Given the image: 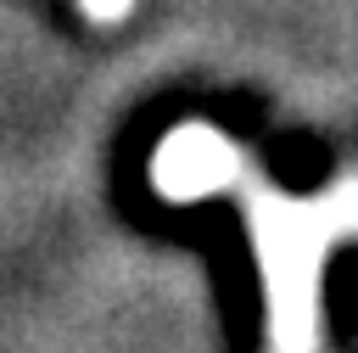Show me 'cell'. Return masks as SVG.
<instances>
[{
	"label": "cell",
	"mask_w": 358,
	"mask_h": 353,
	"mask_svg": "<svg viewBox=\"0 0 358 353\" xmlns=\"http://www.w3.org/2000/svg\"><path fill=\"white\" fill-rule=\"evenodd\" d=\"M257 252H263V280H268V342L274 353H313L319 347V258L336 235L358 230V185L336 191L319 207H285V202H257Z\"/></svg>",
	"instance_id": "1"
},
{
	"label": "cell",
	"mask_w": 358,
	"mask_h": 353,
	"mask_svg": "<svg viewBox=\"0 0 358 353\" xmlns=\"http://www.w3.org/2000/svg\"><path fill=\"white\" fill-rule=\"evenodd\" d=\"M90 6H95V11H101V17H112V11H123V6H129V0H90Z\"/></svg>",
	"instance_id": "2"
}]
</instances>
